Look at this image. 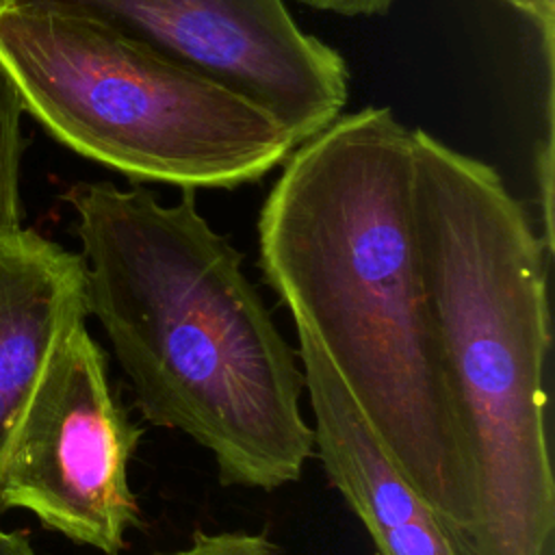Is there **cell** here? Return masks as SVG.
Here are the masks:
<instances>
[{
    "label": "cell",
    "mask_w": 555,
    "mask_h": 555,
    "mask_svg": "<svg viewBox=\"0 0 555 555\" xmlns=\"http://www.w3.org/2000/svg\"><path fill=\"white\" fill-rule=\"evenodd\" d=\"M0 555H37L28 531H4L0 527Z\"/></svg>",
    "instance_id": "cell-13"
},
{
    "label": "cell",
    "mask_w": 555,
    "mask_h": 555,
    "mask_svg": "<svg viewBox=\"0 0 555 555\" xmlns=\"http://www.w3.org/2000/svg\"><path fill=\"white\" fill-rule=\"evenodd\" d=\"M63 199L82 243L87 312L143 421L210 451L223 486L297 481L314 453L304 371L243 254L199 215L195 191L165 206L141 186L78 182Z\"/></svg>",
    "instance_id": "cell-2"
},
{
    "label": "cell",
    "mask_w": 555,
    "mask_h": 555,
    "mask_svg": "<svg viewBox=\"0 0 555 555\" xmlns=\"http://www.w3.org/2000/svg\"><path fill=\"white\" fill-rule=\"evenodd\" d=\"M87 9L271 111L301 143L347 104L343 56L282 0H59Z\"/></svg>",
    "instance_id": "cell-6"
},
{
    "label": "cell",
    "mask_w": 555,
    "mask_h": 555,
    "mask_svg": "<svg viewBox=\"0 0 555 555\" xmlns=\"http://www.w3.org/2000/svg\"><path fill=\"white\" fill-rule=\"evenodd\" d=\"M22 100L0 67V232L22 225L20 165L24 154Z\"/></svg>",
    "instance_id": "cell-9"
},
{
    "label": "cell",
    "mask_w": 555,
    "mask_h": 555,
    "mask_svg": "<svg viewBox=\"0 0 555 555\" xmlns=\"http://www.w3.org/2000/svg\"><path fill=\"white\" fill-rule=\"evenodd\" d=\"M319 11H332L347 17L358 15H384L395 0H299Z\"/></svg>",
    "instance_id": "cell-12"
},
{
    "label": "cell",
    "mask_w": 555,
    "mask_h": 555,
    "mask_svg": "<svg viewBox=\"0 0 555 555\" xmlns=\"http://www.w3.org/2000/svg\"><path fill=\"white\" fill-rule=\"evenodd\" d=\"M158 555H280V551L264 533L195 531L189 546Z\"/></svg>",
    "instance_id": "cell-10"
},
{
    "label": "cell",
    "mask_w": 555,
    "mask_h": 555,
    "mask_svg": "<svg viewBox=\"0 0 555 555\" xmlns=\"http://www.w3.org/2000/svg\"><path fill=\"white\" fill-rule=\"evenodd\" d=\"M520 11L542 35L546 67H553V22H555V0H503Z\"/></svg>",
    "instance_id": "cell-11"
},
{
    "label": "cell",
    "mask_w": 555,
    "mask_h": 555,
    "mask_svg": "<svg viewBox=\"0 0 555 555\" xmlns=\"http://www.w3.org/2000/svg\"><path fill=\"white\" fill-rule=\"evenodd\" d=\"M85 258L30 228L0 232V477L56 347L87 319Z\"/></svg>",
    "instance_id": "cell-8"
},
{
    "label": "cell",
    "mask_w": 555,
    "mask_h": 555,
    "mask_svg": "<svg viewBox=\"0 0 555 555\" xmlns=\"http://www.w3.org/2000/svg\"><path fill=\"white\" fill-rule=\"evenodd\" d=\"M0 67L56 141L132 180L234 189L297 145L256 100L76 4L2 0Z\"/></svg>",
    "instance_id": "cell-4"
},
{
    "label": "cell",
    "mask_w": 555,
    "mask_h": 555,
    "mask_svg": "<svg viewBox=\"0 0 555 555\" xmlns=\"http://www.w3.org/2000/svg\"><path fill=\"white\" fill-rule=\"evenodd\" d=\"M414 158L418 256L477 492L475 555H553L551 254L490 165L425 130Z\"/></svg>",
    "instance_id": "cell-3"
},
{
    "label": "cell",
    "mask_w": 555,
    "mask_h": 555,
    "mask_svg": "<svg viewBox=\"0 0 555 555\" xmlns=\"http://www.w3.org/2000/svg\"><path fill=\"white\" fill-rule=\"evenodd\" d=\"M143 427L115 399L87 325L56 347L0 477V507H22L72 542L117 555L141 525L128 464Z\"/></svg>",
    "instance_id": "cell-5"
},
{
    "label": "cell",
    "mask_w": 555,
    "mask_h": 555,
    "mask_svg": "<svg viewBox=\"0 0 555 555\" xmlns=\"http://www.w3.org/2000/svg\"><path fill=\"white\" fill-rule=\"evenodd\" d=\"M414 130L388 106L295 145L258 219L267 286L325 353L460 555L479 507L414 223Z\"/></svg>",
    "instance_id": "cell-1"
},
{
    "label": "cell",
    "mask_w": 555,
    "mask_h": 555,
    "mask_svg": "<svg viewBox=\"0 0 555 555\" xmlns=\"http://www.w3.org/2000/svg\"><path fill=\"white\" fill-rule=\"evenodd\" d=\"M295 330L314 416V453L369 531L377 555H460L429 505L382 449L325 353L308 332Z\"/></svg>",
    "instance_id": "cell-7"
}]
</instances>
